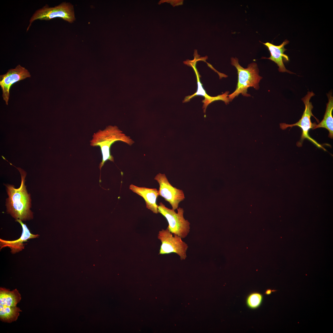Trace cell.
<instances>
[{"label":"cell","instance_id":"cell-10","mask_svg":"<svg viewBox=\"0 0 333 333\" xmlns=\"http://www.w3.org/2000/svg\"><path fill=\"white\" fill-rule=\"evenodd\" d=\"M289 43L287 39L280 45L277 46L269 42L262 43L268 48L270 52V56L269 58L262 57V59H268L274 62L278 66V71L281 72H286L290 73H293L292 72L287 70L284 64V62H287L289 60L287 55L285 54L284 52L287 50L284 46Z\"/></svg>","mask_w":333,"mask_h":333},{"label":"cell","instance_id":"cell-14","mask_svg":"<svg viewBox=\"0 0 333 333\" xmlns=\"http://www.w3.org/2000/svg\"><path fill=\"white\" fill-rule=\"evenodd\" d=\"M21 299V294L17 289L10 291L9 289L0 287V305L9 307L16 306Z\"/></svg>","mask_w":333,"mask_h":333},{"label":"cell","instance_id":"cell-5","mask_svg":"<svg viewBox=\"0 0 333 333\" xmlns=\"http://www.w3.org/2000/svg\"><path fill=\"white\" fill-rule=\"evenodd\" d=\"M56 18H60L70 23H72L75 19L73 6L65 2L53 7H50L47 4L45 5L33 14L29 20L27 31L35 20H49Z\"/></svg>","mask_w":333,"mask_h":333},{"label":"cell","instance_id":"cell-4","mask_svg":"<svg viewBox=\"0 0 333 333\" xmlns=\"http://www.w3.org/2000/svg\"><path fill=\"white\" fill-rule=\"evenodd\" d=\"M314 95L315 94L312 91H308L306 95L302 98V100L305 105V109L301 118L298 122L292 124L281 123L280 124V127L282 130H285L289 127L291 128L294 126H299L302 129V134L299 141L297 143V146H301L303 140L306 139L311 142L318 148H321L324 150L326 151V150L322 145L310 137L308 134L309 130L311 129H313L314 125V123H312L311 122V117L313 116L317 120H318L312 113V110L313 107L311 102L310 101L311 97Z\"/></svg>","mask_w":333,"mask_h":333},{"label":"cell","instance_id":"cell-6","mask_svg":"<svg viewBox=\"0 0 333 333\" xmlns=\"http://www.w3.org/2000/svg\"><path fill=\"white\" fill-rule=\"evenodd\" d=\"M158 212L166 219L168 223L167 228L172 233L179 236L182 238L186 237L189 232L190 223L183 217L184 210L179 208L177 213L173 209L166 207L162 202L158 205Z\"/></svg>","mask_w":333,"mask_h":333},{"label":"cell","instance_id":"cell-2","mask_svg":"<svg viewBox=\"0 0 333 333\" xmlns=\"http://www.w3.org/2000/svg\"><path fill=\"white\" fill-rule=\"evenodd\" d=\"M120 141L130 146L134 141L129 136L123 133L117 126L108 125L103 130H99L94 133L90 141V145L100 147L102 156V161L99 168L100 171L105 162L108 160L114 162V158L111 154L110 148L115 142Z\"/></svg>","mask_w":333,"mask_h":333},{"label":"cell","instance_id":"cell-12","mask_svg":"<svg viewBox=\"0 0 333 333\" xmlns=\"http://www.w3.org/2000/svg\"><path fill=\"white\" fill-rule=\"evenodd\" d=\"M129 189L144 199L147 208L154 213H158V205L156 202L159 195L158 191L156 188L139 187L131 184L129 186Z\"/></svg>","mask_w":333,"mask_h":333},{"label":"cell","instance_id":"cell-16","mask_svg":"<svg viewBox=\"0 0 333 333\" xmlns=\"http://www.w3.org/2000/svg\"><path fill=\"white\" fill-rule=\"evenodd\" d=\"M263 296L260 293L253 292L250 294L247 297L246 303L248 307L254 309L258 307L261 304Z\"/></svg>","mask_w":333,"mask_h":333},{"label":"cell","instance_id":"cell-15","mask_svg":"<svg viewBox=\"0 0 333 333\" xmlns=\"http://www.w3.org/2000/svg\"><path fill=\"white\" fill-rule=\"evenodd\" d=\"M22 311L16 306L9 307L0 304V319L4 322L10 323L16 321Z\"/></svg>","mask_w":333,"mask_h":333},{"label":"cell","instance_id":"cell-17","mask_svg":"<svg viewBox=\"0 0 333 333\" xmlns=\"http://www.w3.org/2000/svg\"><path fill=\"white\" fill-rule=\"evenodd\" d=\"M274 291V290H271L270 289H268L266 291L265 294L267 295H269L272 292Z\"/></svg>","mask_w":333,"mask_h":333},{"label":"cell","instance_id":"cell-8","mask_svg":"<svg viewBox=\"0 0 333 333\" xmlns=\"http://www.w3.org/2000/svg\"><path fill=\"white\" fill-rule=\"evenodd\" d=\"M154 179L159 184L158 195L170 204L172 209L175 210L177 209L179 203L185 198L183 191L172 186L164 174L158 173Z\"/></svg>","mask_w":333,"mask_h":333},{"label":"cell","instance_id":"cell-11","mask_svg":"<svg viewBox=\"0 0 333 333\" xmlns=\"http://www.w3.org/2000/svg\"><path fill=\"white\" fill-rule=\"evenodd\" d=\"M16 221L19 223L22 227L23 232L21 237L18 239L13 241L0 239V249L3 248L8 247L10 249L11 253L13 254L19 252L24 249L23 242L27 241L28 239L37 238L39 236L38 234L31 233L26 225L20 220L16 219Z\"/></svg>","mask_w":333,"mask_h":333},{"label":"cell","instance_id":"cell-3","mask_svg":"<svg viewBox=\"0 0 333 333\" xmlns=\"http://www.w3.org/2000/svg\"><path fill=\"white\" fill-rule=\"evenodd\" d=\"M231 64L237 69L238 74V81L235 90L228 95L230 101H231L236 97L241 94L245 97H249L247 93L248 89L253 87L256 90L259 88V83L262 77L259 75V70L257 64L255 63L249 64L246 68H244L239 63L238 59L236 58H231Z\"/></svg>","mask_w":333,"mask_h":333},{"label":"cell","instance_id":"cell-13","mask_svg":"<svg viewBox=\"0 0 333 333\" xmlns=\"http://www.w3.org/2000/svg\"><path fill=\"white\" fill-rule=\"evenodd\" d=\"M328 101L327 104L326 112L323 120L318 124L314 123L313 129L323 128L327 129L329 132L328 137L333 138V117L332 112L333 109V97L331 92L327 94Z\"/></svg>","mask_w":333,"mask_h":333},{"label":"cell","instance_id":"cell-7","mask_svg":"<svg viewBox=\"0 0 333 333\" xmlns=\"http://www.w3.org/2000/svg\"><path fill=\"white\" fill-rule=\"evenodd\" d=\"M158 238L161 242L159 254L175 253L179 256L181 260L186 259L188 246L181 237L175 234L173 236L167 228L159 231Z\"/></svg>","mask_w":333,"mask_h":333},{"label":"cell","instance_id":"cell-9","mask_svg":"<svg viewBox=\"0 0 333 333\" xmlns=\"http://www.w3.org/2000/svg\"><path fill=\"white\" fill-rule=\"evenodd\" d=\"M31 75L28 70L20 65L14 68L10 69L5 74L0 76V85L2 92V97L8 105L10 97V89L12 85Z\"/></svg>","mask_w":333,"mask_h":333},{"label":"cell","instance_id":"cell-1","mask_svg":"<svg viewBox=\"0 0 333 333\" xmlns=\"http://www.w3.org/2000/svg\"><path fill=\"white\" fill-rule=\"evenodd\" d=\"M10 164L16 167L19 171L21 177L20 187L16 188L14 185H6L8 197L6 199L7 212L14 218L25 221L33 219V212L30 210L31 199L25 185V178L27 173L20 167H17L11 163Z\"/></svg>","mask_w":333,"mask_h":333}]
</instances>
